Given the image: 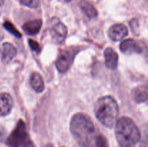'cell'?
Returning a JSON list of instances; mask_svg holds the SVG:
<instances>
[{
	"label": "cell",
	"instance_id": "obj_1",
	"mask_svg": "<svg viewBox=\"0 0 148 147\" xmlns=\"http://www.w3.org/2000/svg\"><path fill=\"white\" fill-rule=\"evenodd\" d=\"M70 131L81 147H92L95 128L88 115L75 114L71 120Z\"/></svg>",
	"mask_w": 148,
	"mask_h": 147
},
{
	"label": "cell",
	"instance_id": "obj_2",
	"mask_svg": "<svg viewBox=\"0 0 148 147\" xmlns=\"http://www.w3.org/2000/svg\"><path fill=\"white\" fill-rule=\"evenodd\" d=\"M116 138L121 147H132L141 138L135 122L128 117H121L116 122Z\"/></svg>",
	"mask_w": 148,
	"mask_h": 147
},
{
	"label": "cell",
	"instance_id": "obj_3",
	"mask_svg": "<svg viewBox=\"0 0 148 147\" xmlns=\"http://www.w3.org/2000/svg\"><path fill=\"white\" fill-rule=\"evenodd\" d=\"M95 114L101 124L108 128H112L118 119V103L112 97H102L95 103Z\"/></svg>",
	"mask_w": 148,
	"mask_h": 147
},
{
	"label": "cell",
	"instance_id": "obj_4",
	"mask_svg": "<svg viewBox=\"0 0 148 147\" xmlns=\"http://www.w3.org/2000/svg\"><path fill=\"white\" fill-rule=\"evenodd\" d=\"M28 138L25 123L23 120H20L16 128L7 138L6 144L8 147H21Z\"/></svg>",
	"mask_w": 148,
	"mask_h": 147
},
{
	"label": "cell",
	"instance_id": "obj_5",
	"mask_svg": "<svg viewBox=\"0 0 148 147\" xmlns=\"http://www.w3.org/2000/svg\"><path fill=\"white\" fill-rule=\"evenodd\" d=\"M77 52V50H74L73 49H65L60 52L56 61V66L60 73H65L69 70Z\"/></svg>",
	"mask_w": 148,
	"mask_h": 147
},
{
	"label": "cell",
	"instance_id": "obj_6",
	"mask_svg": "<svg viewBox=\"0 0 148 147\" xmlns=\"http://www.w3.org/2000/svg\"><path fill=\"white\" fill-rule=\"evenodd\" d=\"M120 50L123 53L127 55L141 53L143 51V48L134 39H127L124 40L120 44Z\"/></svg>",
	"mask_w": 148,
	"mask_h": 147
},
{
	"label": "cell",
	"instance_id": "obj_7",
	"mask_svg": "<svg viewBox=\"0 0 148 147\" xmlns=\"http://www.w3.org/2000/svg\"><path fill=\"white\" fill-rule=\"evenodd\" d=\"M52 38L55 42L61 43L65 40L67 35V28L61 22H56L53 24L50 30Z\"/></svg>",
	"mask_w": 148,
	"mask_h": 147
},
{
	"label": "cell",
	"instance_id": "obj_8",
	"mask_svg": "<svg viewBox=\"0 0 148 147\" xmlns=\"http://www.w3.org/2000/svg\"><path fill=\"white\" fill-rule=\"evenodd\" d=\"M1 61L4 64L10 63L17 54V50L12 43H4L0 48Z\"/></svg>",
	"mask_w": 148,
	"mask_h": 147
},
{
	"label": "cell",
	"instance_id": "obj_9",
	"mask_svg": "<svg viewBox=\"0 0 148 147\" xmlns=\"http://www.w3.org/2000/svg\"><path fill=\"white\" fill-rule=\"evenodd\" d=\"M128 35L127 27L123 24H116L108 30V36L114 41H119Z\"/></svg>",
	"mask_w": 148,
	"mask_h": 147
},
{
	"label": "cell",
	"instance_id": "obj_10",
	"mask_svg": "<svg viewBox=\"0 0 148 147\" xmlns=\"http://www.w3.org/2000/svg\"><path fill=\"white\" fill-rule=\"evenodd\" d=\"M13 107V99L8 93L0 94V116L7 115Z\"/></svg>",
	"mask_w": 148,
	"mask_h": 147
},
{
	"label": "cell",
	"instance_id": "obj_11",
	"mask_svg": "<svg viewBox=\"0 0 148 147\" xmlns=\"http://www.w3.org/2000/svg\"><path fill=\"white\" fill-rule=\"evenodd\" d=\"M105 64L108 69L114 70L118 66L119 56L116 52L111 48H107L104 52Z\"/></svg>",
	"mask_w": 148,
	"mask_h": 147
},
{
	"label": "cell",
	"instance_id": "obj_12",
	"mask_svg": "<svg viewBox=\"0 0 148 147\" xmlns=\"http://www.w3.org/2000/svg\"><path fill=\"white\" fill-rule=\"evenodd\" d=\"M147 86L146 85H141L132 89V97L136 102L142 103L147 100Z\"/></svg>",
	"mask_w": 148,
	"mask_h": 147
},
{
	"label": "cell",
	"instance_id": "obj_13",
	"mask_svg": "<svg viewBox=\"0 0 148 147\" xmlns=\"http://www.w3.org/2000/svg\"><path fill=\"white\" fill-rule=\"evenodd\" d=\"M41 20H34L25 23L23 26V29L25 33L30 35H36L39 33L40 28H41Z\"/></svg>",
	"mask_w": 148,
	"mask_h": 147
},
{
	"label": "cell",
	"instance_id": "obj_14",
	"mask_svg": "<svg viewBox=\"0 0 148 147\" xmlns=\"http://www.w3.org/2000/svg\"><path fill=\"white\" fill-rule=\"evenodd\" d=\"M30 83L32 88L36 92H42L44 89V83L40 74L33 73L30 76Z\"/></svg>",
	"mask_w": 148,
	"mask_h": 147
},
{
	"label": "cell",
	"instance_id": "obj_15",
	"mask_svg": "<svg viewBox=\"0 0 148 147\" xmlns=\"http://www.w3.org/2000/svg\"><path fill=\"white\" fill-rule=\"evenodd\" d=\"M80 8L85 15L90 18H94L98 16V11L91 3L86 0H82L80 2Z\"/></svg>",
	"mask_w": 148,
	"mask_h": 147
},
{
	"label": "cell",
	"instance_id": "obj_16",
	"mask_svg": "<svg viewBox=\"0 0 148 147\" xmlns=\"http://www.w3.org/2000/svg\"><path fill=\"white\" fill-rule=\"evenodd\" d=\"M3 26H4V27L7 30V31L10 32L11 34H12L13 35H14L15 37H18V38H20V37H22L21 33H20V32L15 28V27L13 25L12 23H11L10 22L6 21L3 24Z\"/></svg>",
	"mask_w": 148,
	"mask_h": 147
},
{
	"label": "cell",
	"instance_id": "obj_17",
	"mask_svg": "<svg viewBox=\"0 0 148 147\" xmlns=\"http://www.w3.org/2000/svg\"><path fill=\"white\" fill-rule=\"evenodd\" d=\"M20 4L31 9H37L40 7V0H20Z\"/></svg>",
	"mask_w": 148,
	"mask_h": 147
},
{
	"label": "cell",
	"instance_id": "obj_18",
	"mask_svg": "<svg viewBox=\"0 0 148 147\" xmlns=\"http://www.w3.org/2000/svg\"><path fill=\"white\" fill-rule=\"evenodd\" d=\"M95 147H108V141L103 135H100L97 137L95 141Z\"/></svg>",
	"mask_w": 148,
	"mask_h": 147
},
{
	"label": "cell",
	"instance_id": "obj_19",
	"mask_svg": "<svg viewBox=\"0 0 148 147\" xmlns=\"http://www.w3.org/2000/svg\"><path fill=\"white\" fill-rule=\"evenodd\" d=\"M28 43L30 48H31L33 51H36L37 52V53L40 51V45L38 44V43H37V42L35 41V40H29Z\"/></svg>",
	"mask_w": 148,
	"mask_h": 147
},
{
	"label": "cell",
	"instance_id": "obj_20",
	"mask_svg": "<svg viewBox=\"0 0 148 147\" xmlns=\"http://www.w3.org/2000/svg\"><path fill=\"white\" fill-rule=\"evenodd\" d=\"M147 146H148V144H147V131H145V135H144V136H143V140H142L140 147H148Z\"/></svg>",
	"mask_w": 148,
	"mask_h": 147
},
{
	"label": "cell",
	"instance_id": "obj_21",
	"mask_svg": "<svg viewBox=\"0 0 148 147\" xmlns=\"http://www.w3.org/2000/svg\"><path fill=\"white\" fill-rule=\"evenodd\" d=\"M6 131L3 127L0 126V141H2L5 137Z\"/></svg>",
	"mask_w": 148,
	"mask_h": 147
},
{
	"label": "cell",
	"instance_id": "obj_22",
	"mask_svg": "<svg viewBox=\"0 0 148 147\" xmlns=\"http://www.w3.org/2000/svg\"><path fill=\"white\" fill-rule=\"evenodd\" d=\"M23 147H35V146L34 144H33V143L31 141V140H30V138H28V139L26 141V142L23 144Z\"/></svg>",
	"mask_w": 148,
	"mask_h": 147
},
{
	"label": "cell",
	"instance_id": "obj_23",
	"mask_svg": "<svg viewBox=\"0 0 148 147\" xmlns=\"http://www.w3.org/2000/svg\"><path fill=\"white\" fill-rule=\"evenodd\" d=\"M44 147H53V146L51 145V144H47V145L45 146Z\"/></svg>",
	"mask_w": 148,
	"mask_h": 147
},
{
	"label": "cell",
	"instance_id": "obj_24",
	"mask_svg": "<svg viewBox=\"0 0 148 147\" xmlns=\"http://www.w3.org/2000/svg\"><path fill=\"white\" fill-rule=\"evenodd\" d=\"M65 1H68V2H69V1H72V0H65Z\"/></svg>",
	"mask_w": 148,
	"mask_h": 147
},
{
	"label": "cell",
	"instance_id": "obj_25",
	"mask_svg": "<svg viewBox=\"0 0 148 147\" xmlns=\"http://www.w3.org/2000/svg\"><path fill=\"white\" fill-rule=\"evenodd\" d=\"M62 147H64V146H62Z\"/></svg>",
	"mask_w": 148,
	"mask_h": 147
}]
</instances>
